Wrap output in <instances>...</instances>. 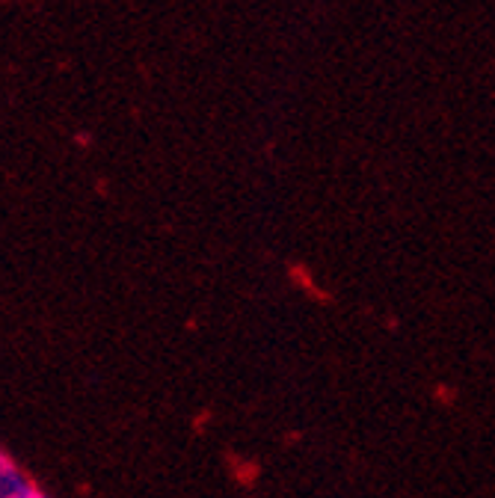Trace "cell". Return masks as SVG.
Returning a JSON list of instances; mask_svg holds the SVG:
<instances>
[{"mask_svg":"<svg viewBox=\"0 0 495 498\" xmlns=\"http://www.w3.org/2000/svg\"><path fill=\"white\" fill-rule=\"evenodd\" d=\"M0 478H4V493H9V490H18L21 483V472L13 466V460H9V454H4L0 457Z\"/></svg>","mask_w":495,"mask_h":498,"instance_id":"6da1fadb","label":"cell"},{"mask_svg":"<svg viewBox=\"0 0 495 498\" xmlns=\"http://www.w3.org/2000/svg\"><path fill=\"white\" fill-rule=\"evenodd\" d=\"M4 498H45L39 490H33V486H27V483H21L18 490H9V493H4Z\"/></svg>","mask_w":495,"mask_h":498,"instance_id":"7a4b0ae2","label":"cell"}]
</instances>
